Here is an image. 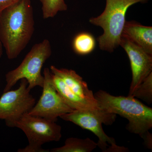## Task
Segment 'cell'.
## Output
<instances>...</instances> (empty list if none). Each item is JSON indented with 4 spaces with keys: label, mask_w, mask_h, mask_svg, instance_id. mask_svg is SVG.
Masks as SVG:
<instances>
[{
    "label": "cell",
    "mask_w": 152,
    "mask_h": 152,
    "mask_svg": "<svg viewBox=\"0 0 152 152\" xmlns=\"http://www.w3.org/2000/svg\"><path fill=\"white\" fill-rule=\"evenodd\" d=\"M31 0H19L0 15V41L10 60L16 58L31 39L35 30Z\"/></svg>",
    "instance_id": "1"
},
{
    "label": "cell",
    "mask_w": 152,
    "mask_h": 152,
    "mask_svg": "<svg viewBox=\"0 0 152 152\" xmlns=\"http://www.w3.org/2000/svg\"><path fill=\"white\" fill-rule=\"evenodd\" d=\"M99 107L108 113L120 115L129 121L126 129L142 137L152 128V109L132 96H114L99 90L94 94Z\"/></svg>",
    "instance_id": "2"
},
{
    "label": "cell",
    "mask_w": 152,
    "mask_h": 152,
    "mask_svg": "<svg viewBox=\"0 0 152 152\" xmlns=\"http://www.w3.org/2000/svg\"><path fill=\"white\" fill-rule=\"evenodd\" d=\"M148 1L106 0L105 9L102 13L89 20L90 23L101 27L104 30L103 34L98 38L101 50L111 53L120 45L128 9L137 3Z\"/></svg>",
    "instance_id": "3"
},
{
    "label": "cell",
    "mask_w": 152,
    "mask_h": 152,
    "mask_svg": "<svg viewBox=\"0 0 152 152\" xmlns=\"http://www.w3.org/2000/svg\"><path fill=\"white\" fill-rule=\"evenodd\" d=\"M52 53L51 46L48 39L34 45L20 64L6 74L4 92L10 90L17 82L23 79L27 81L28 88L30 91L37 86L42 88L44 77L41 74V70Z\"/></svg>",
    "instance_id": "4"
},
{
    "label": "cell",
    "mask_w": 152,
    "mask_h": 152,
    "mask_svg": "<svg viewBox=\"0 0 152 152\" xmlns=\"http://www.w3.org/2000/svg\"><path fill=\"white\" fill-rule=\"evenodd\" d=\"M27 138L28 145L18 152H48L42 145L46 143L60 141L62 137L61 127L56 122L26 113L14 124Z\"/></svg>",
    "instance_id": "5"
},
{
    "label": "cell",
    "mask_w": 152,
    "mask_h": 152,
    "mask_svg": "<svg viewBox=\"0 0 152 152\" xmlns=\"http://www.w3.org/2000/svg\"><path fill=\"white\" fill-rule=\"evenodd\" d=\"M60 118L64 121H70L83 129L88 130L95 134L99 138L97 144L104 152H124L128 151L127 148L120 147L116 144L115 139L106 134L102 124L110 125L113 124L116 115L108 113L103 111L74 110L64 114Z\"/></svg>",
    "instance_id": "6"
},
{
    "label": "cell",
    "mask_w": 152,
    "mask_h": 152,
    "mask_svg": "<svg viewBox=\"0 0 152 152\" xmlns=\"http://www.w3.org/2000/svg\"><path fill=\"white\" fill-rule=\"evenodd\" d=\"M19 88L4 92L0 98V120H4L9 127L24 115L28 113L36 104V99L28 89L25 79L20 80Z\"/></svg>",
    "instance_id": "7"
},
{
    "label": "cell",
    "mask_w": 152,
    "mask_h": 152,
    "mask_svg": "<svg viewBox=\"0 0 152 152\" xmlns=\"http://www.w3.org/2000/svg\"><path fill=\"white\" fill-rule=\"evenodd\" d=\"M44 83L39 99L28 114L56 122L58 118L70 113L73 109L64 102L55 88L50 69L44 70Z\"/></svg>",
    "instance_id": "8"
},
{
    "label": "cell",
    "mask_w": 152,
    "mask_h": 152,
    "mask_svg": "<svg viewBox=\"0 0 152 152\" xmlns=\"http://www.w3.org/2000/svg\"><path fill=\"white\" fill-rule=\"evenodd\" d=\"M120 45L122 47L129 59L132 79L129 96L133 92L152 72V56L150 55L127 38L121 36Z\"/></svg>",
    "instance_id": "9"
},
{
    "label": "cell",
    "mask_w": 152,
    "mask_h": 152,
    "mask_svg": "<svg viewBox=\"0 0 152 152\" xmlns=\"http://www.w3.org/2000/svg\"><path fill=\"white\" fill-rule=\"evenodd\" d=\"M50 70L52 74L61 78L76 94L98 106L92 91L88 88L87 83L75 71L63 68L58 69L54 66H50Z\"/></svg>",
    "instance_id": "10"
},
{
    "label": "cell",
    "mask_w": 152,
    "mask_h": 152,
    "mask_svg": "<svg viewBox=\"0 0 152 152\" xmlns=\"http://www.w3.org/2000/svg\"><path fill=\"white\" fill-rule=\"evenodd\" d=\"M122 36L132 41L152 56V27L134 21H126Z\"/></svg>",
    "instance_id": "11"
},
{
    "label": "cell",
    "mask_w": 152,
    "mask_h": 152,
    "mask_svg": "<svg viewBox=\"0 0 152 152\" xmlns=\"http://www.w3.org/2000/svg\"><path fill=\"white\" fill-rule=\"evenodd\" d=\"M52 79L59 94L64 102L74 110L102 111V110L99 106L83 99L75 94L59 77L52 74Z\"/></svg>",
    "instance_id": "12"
},
{
    "label": "cell",
    "mask_w": 152,
    "mask_h": 152,
    "mask_svg": "<svg viewBox=\"0 0 152 152\" xmlns=\"http://www.w3.org/2000/svg\"><path fill=\"white\" fill-rule=\"evenodd\" d=\"M98 147L97 144L89 138L85 139L70 137L63 146L54 148L51 152H91Z\"/></svg>",
    "instance_id": "13"
},
{
    "label": "cell",
    "mask_w": 152,
    "mask_h": 152,
    "mask_svg": "<svg viewBox=\"0 0 152 152\" xmlns=\"http://www.w3.org/2000/svg\"><path fill=\"white\" fill-rule=\"evenodd\" d=\"M96 40L94 37L89 33H80L75 37L73 42L75 51L78 54H88L94 50Z\"/></svg>",
    "instance_id": "14"
},
{
    "label": "cell",
    "mask_w": 152,
    "mask_h": 152,
    "mask_svg": "<svg viewBox=\"0 0 152 152\" xmlns=\"http://www.w3.org/2000/svg\"><path fill=\"white\" fill-rule=\"evenodd\" d=\"M42 4L43 18L54 17L59 12L66 11L67 6L64 0H40Z\"/></svg>",
    "instance_id": "15"
},
{
    "label": "cell",
    "mask_w": 152,
    "mask_h": 152,
    "mask_svg": "<svg viewBox=\"0 0 152 152\" xmlns=\"http://www.w3.org/2000/svg\"><path fill=\"white\" fill-rule=\"evenodd\" d=\"M131 96L142 100L148 104L152 103V72L144 80Z\"/></svg>",
    "instance_id": "16"
},
{
    "label": "cell",
    "mask_w": 152,
    "mask_h": 152,
    "mask_svg": "<svg viewBox=\"0 0 152 152\" xmlns=\"http://www.w3.org/2000/svg\"><path fill=\"white\" fill-rule=\"evenodd\" d=\"M19 1V0H0V15L4 10Z\"/></svg>",
    "instance_id": "17"
},
{
    "label": "cell",
    "mask_w": 152,
    "mask_h": 152,
    "mask_svg": "<svg viewBox=\"0 0 152 152\" xmlns=\"http://www.w3.org/2000/svg\"><path fill=\"white\" fill-rule=\"evenodd\" d=\"M141 137L144 139L145 143L148 148L152 149V135L149 132H148L142 136Z\"/></svg>",
    "instance_id": "18"
},
{
    "label": "cell",
    "mask_w": 152,
    "mask_h": 152,
    "mask_svg": "<svg viewBox=\"0 0 152 152\" xmlns=\"http://www.w3.org/2000/svg\"><path fill=\"white\" fill-rule=\"evenodd\" d=\"M3 53V45H2L1 41H0V59L1 58L2 56Z\"/></svg>",
    "instance_id": "19"
}]
</instances>
